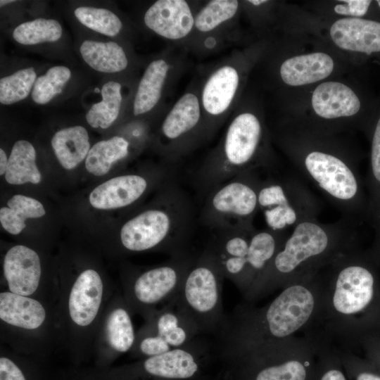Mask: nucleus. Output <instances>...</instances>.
<instances>
[{
    "label": "nucleus",
    "mask_w": 380,
    "mask_h": 380,
    "mask_svg": "<svg viewBox=\"0 0 380 380\" xmlns=\"http://www.w3.org/2000/svg\"><path fill=\"white\" fill-rule=\"evenodd\" d=\"M274 139L286 157L308 182L319 190L343 217L357 212L360 183L348 139L283 118Z\"/></svg>",
    "instance_id": "nucleus-1"
},
{
    "label": "nucleus",
    "mask_w": 380,
    "mask_h": 380,
    "mask_svg": "<svg viewBox=\"0 0 380 380\" xmlns=\"http://www.w3.org/2000/svg\"><path fill=\"white\" fill-rule=\"evenodd\" d=\"M215 335L220 380H312L317 362L308 353L286 349V341L262 339L232 315Z\"/></svg>",
    "instance_id": "nucleus-2"
},
{
    "label": "nucleus",
    "mask_w": 380,
    "mask_h": 380,
    "mask_svg": "<svg viewBox=\"0 0 380 380\" xmlns=\"http://www.w3.org/2000/svg\"><path fill=\"white\" fill-rule=\"evenodd\" d=\"M0 380H55L41 363L1 355Z\"/></svg>",
    "instance_id": "nucleus-34"
},
{
    "label": "nucleus",
    "mask_w": 380,
    "mask_h": 380,
    "mask_svg": "<svg viewBox=\"0 0 380 380\" xmlns=\"http://www.w3.org/2000/svg\"><path fill=\"white\" fill-rule=\"evenodd\" d=\"M351 220L342 217L332 223L317 220L302 222L288 234L272 260L245 297L254 299L279 286L313 276L350 251Z\"/></svg>",
    "instance_id": "nucleus-3"
},
{
    "label": "nucleus",
    "mask_w": 380,
    "mask_h": 380,
    "mask_svg": "<svg viewBox=\"0 0 380 380\" xmlns=\"http://www.w3.org/2000/svg\"><path fill=\"white\" fill-rule=\"evenodd\" d=\"M80 51L87 65L99 72H120L128 64L123 49L115 42L86 40L81 44Z\"/></svg>",
    "instance_id": "nucleus-27"
},
{
    "label": "nucleus",
    "mask_w": 380,
    "mask_h": 380,
    "mask_svg": "<svg viewBox=\"0 0 380 380\" xmlns=\"http://www.w3.org/2000/svg\"><path fill=\"white\" fill-rule=\"evenodd\" d=\"M47 312L37 299L10 291L0 293V319L12 327L36 331L45 324Z\"/></svg>",
    "instance_id": "nucleus-24"
},
{
    "label": "nucleus",
    "mask_w": 380,
    "mask_h": 380,
    "mask_svg": "<svg viewBox=\"0 0 380 380\" xmlns=\"http://www.w3.org/2000/svg\"><path fill=\"white\" fill-rule=\"evenodd\" d=\"M46 213L43 205L37 200L17 194L7 201V207L0 209V222L8 233L19 234L26 227L28 218H39Z\"/></svg>",
    "instance_id": "nucleus-29"
},
{
    "label": "nucleus",
    "mask_w": 380,
    "mask_h": 380,
    "mask_svg": "<svg viewBox=\"0 0 380 380\" xmlns=\"http://www.w3.org/2000/svg\"><path fill=\"white\" fill-rule=\"evenodd\" d=\"M224 279L215 257L205 247L196 256L172 300L198 335L217 334L226 319L222 299Z\"/></svg>",
    "instance_id": "nucleus-12"
},
{
    "label": "nucleus",
    "mask_w": 380,
    "mask_h": 380,
    "mask_svg": "<svg viewBox=\"0 0 380 380\" xmlns=\"http://www.w3.org/2000/svg\"><path fill=\"white\" fill-rule=\"evenodd\" d=\"M314 276L285 286L262 309L239 307L233 315L257 336L270 341H285L303 327L315 311L317 296L309 284Z\"/></svg>",
    "instance_id": "nucleus-11"
},
{
    "label": "nucleus",
    "mask_w": 380,
    "mask_h": 380,
    "mask_svg": "<svg viewBox=\"0 0 380 380\" xmlns=\"http://www.w3.org/2000/svg\"><path fill=\"white\" fill-rule=\"evenodd\" d=\"M371 170L374 179L380 184V116L376 121L372 137Z\"/></svg>",
    "instance_id": "nucleus-41"
},
{
    "label": "nucleus",
    "mask_w": 380,
    "mask_h": 380,
    "mask_svg": "<svg viewBox=\"0 0 380 380\" xmlns=\"http://www.w3.org/2000/svg\"><path fill=\"white\" fill-rule=\"evenodd\" d=\"M151 182L139 174H127L113 177L96 186L89 200L95 208L116 209L132 205L146 192Z\"/></svg>",
    "instance_id": "nucleus-21"
},
{
    "label": "nucleus",
    "mask_w": 380,
    "mask_h": 380,
    "mask_svg": "<svg viewBox=\"0 0 380 380\" xmlns=\"http://www.w3.org/2000/svg\"><path fill=\"white\" fill-rule=\"evenodd\" d=\"M367 360L380 371V335H369L363 338Z\"/></svg>",
    "instance_id": "nucleus-42"
},
{
    "label": "nucleus",
    "mask_w": 380,
    "mask_h": 380,
    "mask_svg": "<svg viewBox=\"0 0 380 380\" xmlns=\"http://www.w3.org/2000/svg\"><path fill=\"white\" fill-rule=\"evenodd\" d=\"M283 30L276 66L283 101L322 81L350 73L353 65L317 37L296 30Z\"/></svg>",
    "instance_id": "nucleus-7"
},
{
    "label": "nucleus",
    "mask_w": 380,
    "mask_h": 380,
    "mask_svg": "<svg viewBox=\"0 0 380 380\" xmlns=\"http://www.w3.org/2000/svg\"><path fill=\"white\" fill-rule=\"evenodd\" d=\"M215 358L212 343L196 337L182 347L133 363L77 374L82 380H206Z\"/></svg>",
    "instance_id": "nucleus-10"
},
{
    "label": "nucleus",
    "mask_w": 380,
    "mask_h": 380,
    "mask_svg": "<svg viewBox=\"0 0 380 380\" xmlns=\"http://www.w3.org/2000/svg\"><path fill=\"white\" fill-rule=\"evenodd\" d=\"M201 106L193 93H186L175 103L164 119L160 132L170 144L168 156L172 165L189 147L194 137L201 134Z\"/></svg>",
    "instance_id": "nucleus-18"
},
{
    "label": "nucleus",
    "mask_w": 380,
    "mask_h": 380,
    "mask_svg": "<svg viewBox=\"0 0 380 380\" xmlns=\"http://www.w3.org/2000/svg\"><path fill=\"white\" fill-rule=\"evenodd\" d=\"M136 335L132 349L136 357H146L182 347L198 336L195 327L177 310L170 301L146 319Z\"/></svg>",
    "instance_id": "nucleus-16"
},
{
    "label": "nucleus",
    "mask_w": 380,
    "mask_h": 380,
    "mask_svg": "<svg viewBox=\"0 0 380 380\" xmlns=\"http://www.w3.org/2000/svg\"><path fill=\"white\" fill-rule=\"evenodd\" d=\"M194 19L184 0H158L144 14L147 27L159 36L171 40L186 37L194 27Z\"/></svg>",
    "instance_id": "nucleus-20"
},
{
    "label": "nucleus",
    "mask_w": 380,
    "mask_h": 380,
    "mask_svg": "<svg viewBox=\"0 0 380 380\" xmlns=\"http://www.w3.org/2000/svg\"><path fill=\"white\" fill-rule=\"evenodd\" d=\"M74 13L82 25L106 36L117 35L122 27L120 18L106 8L80 6Z\"/></svg>",
    "instance_id": "nucleus-37"
},
{
    "label": "nucleus",
    "mask_w": 380,
    "mask_h": 380,
    "mask_svg": "<svg viewBox=\"0 0 380 380\" xmlns=\"http://www.w3.org/2000/svg\"><path fill=\"white\" fill-rule=\"evenodd\" d=\"M259 211L263 213L267 228L280 232L299 223L317 220L319 201L297 178L269 177L262 180L258 194Z\"/></svg>",
    "instance_id": "nucleus-14"
},
{
    "label": "nucleus",
    "mask_w": 380,
    "mask_h": 380,
    "mask_svg": "<svg viewBox=\"0 0 380 380\" xmlns=\"http://www.w3.org/2000/svg\"><path fill=\"white\" fill-rule=\"evenodd\" d=\"M8 165V159L5 151L0 149V175H2L6 173Z\"/></svg>",
    "instance_id": "nucleus-43"
},
{
    "label": "nucleus",
    "mask_w": 380,
    "mask_h": 380,
    "mask_svg": "<svg viewBox=\"0 0 380 380\" xmlns=\"http://www.w3.org/2000/svg\"><path fill=\"white\" fill-rule=\"evenodd\" d=\"M104 294V284L97 271L87 269L80 272L65 298L70 326L81 331L91 327L99 317Z\"/></svg>",
    "instance_id": "nucleus-17"
},
{
    "label": "nucleus",
    "mask_w": 380,
    "mask_h": 380,
    "mask_svg": "<svg viewBox=\"0 0 380 380\" xmlns=\"http://www.w3.org/2000/svg\"><path fill=\"white\" fill-rule=\"evenodd\" d=\"M206 380H220V378L218 377V376H217L215 377V378L209 377V378L207 379Z\"/></svg>",
    "instance_id": "nucleus-46"
},
{
    "label": "nucleus",
    "mask_w": 380,
    "mask_h": 380,
    "mask_svg": "<svg viewBox=\"0 0 380 380\" xmlns=\"http://www.w3.org/2000/svg\"><path fill=\"white\" fill-rule=\"evenodd\" d=\"M35 160L36 151L31 143L25 140L16 141L8 160L6 182L10 184L39 183L42 176Z\"/></svg>",
    "instance_id": "nucleus-28"
},
{
    "label": "nucleus",
    "mask_w": 380,
    "mask_h": 380,
    "mask_svg": "<svg viewBox=\"0 0 380 380\" xmlns=\"http://www.w3.org/2000/svg\"><path fill=\"white\" fill-rule=\"evenodd\" d=\"M349 74L322 81L283 101L284 118L334 134L349 132L362 109Z\"/></svg>",
    "instance_id": "nucleus-9"
},
{
    "label": "nucleus",
    "mask_w": 380,
    "mask_h": 380,
    "mask_svg": "<svg viewBox=\"0 0 380 380\" xmlns=\"http://www.w3.org/2000/svg\"><path fill=\"white\" fill-rule=\"evenodd\" d=\"M270 134L258 110L246 109L229 124L219 146L193 172L192 184L203 198L213 188L248 171L274 168Z\"/></svg>",
    "instance_id": "nucleus-4"
},
{
    "label": "nucleus",
    "mask_w": 380,
    "mask_h": 380,
    "mask_svg": "<svg viewBox=\"0 0 380 380\" xmlns=\"http://www.w3.org/2000/svg\"><path fill=\"white\" fill-rule=\"evenodd\" d=\"M51 146L62 167L72 170L87 158L90 150L88 132L79 125L62 129L53 136Z\"/></svg>",
    "instance_id": "nucleus-25"
},
{
    "label": "nucleus",
    "mask_w": 380,
    "mask_h": 380,
    "mask_svg": "<svg viewBox=\"0 0 380 380\" xmlns=\"http://www.w3.org/2000/svg\"><path fill=\"white\" fill-rule=\"evenodd\" d=\"M262 180L248 171L213 188L203 198L198 220L212 232L253 225Z\"/></svg>",
    "instance_id": "nucleus-13"
},
{
    "label": "nucleus",
    "mask_w": 380,
    "mask_h": 380,
    "mask_svg": "<svg viewBox=\"0 0 380 380\" xmlns=\"http://www.w3.org/2000/svg\"><path fill=\"white\" fill-rule=\"evenodd\" d=\"M67 380H82L78 376H77L75 374H73L72 375L68 376V379Z\"/></svg>",
    "instance_id": "nucleus-44"
},
{
    "label": "nucleus",
    "mask_w": 380,
    "mask_h": 380,
    "mask_svg": "<svg viewBox=\"0 0 380 380\" xmlns=\"http://www.w3.org/2000/svg\"><path fill=\"white\" fill-rule=\"evenodd\" d=\"M239 70L232 65H222L214 71L205 83L201 103L210 116L224 113L231 106L240 87L241 77Z\"/></svg>",
    "instance_id": "nucleus-23"
},
{
    "label": "nucleus",
    "mask_w": 380,
    "mask_h": 380,
    "mask_svg": "<svg viewBox=\"0 0 380 380\" xmlns=\"http://www.w3.org/2000/svg\"><path fill=\"white\" fill-rule=\"evenodd\" d=\"M170 65L164 59H157L147 66L139 83L133 103V113L140 115L149 112L158 103Z\"/></svg>",
    "instance_id": "nucleus-26"
},
{
    "label": "nucleus",
    "mask_w": 380,
    "mask_h": 380,
    "mask_svg": "<svg viewBox=\"0 0 380 380\" xmlns=\"http://www.w3.org/2000/svg\"><path fill=\"white\" fill-rule=\"evenodd\" d=\"M130 308L125 300H120L107 315L103 327L104 341L108 350L100 366L109 368L110 363L118 355L132 350L136 335L130 315Z\"/></svg>",
    "instance_id": "nucleus-22"
},
{
    "label": "nucleus",
    "mask_w": 380,
    "mask_h": 380,
    "mask_svg": "<svg viewBox=\"0 0 380 380\" xmlns=\"http://www.w3.org/2000/svg\"><path fill=\"white\" fill-rule=\"evenodd\" d=\"M331 313L357 326L362 337L380 335V284L350 251L331 264Z\"/></svg>",
    "instance_id": "nucleus-8"
},
{
    "label": "nucleus",
    "mask_w": 380,
    "mask_h": 380,
    "mask_svg": "<svg viewBox=\"0 0 380 380\" xmlns=\"http://www.w3.org/2000/svg\"><path fill=\"white\" fill-rule=\"evenodd\" d=\"M63 33L61 24L54 19L37 18L18 25L13 39L23 45H34L58 40Z\"/></svg>",
    "instance_id": "nucleus-33"
},
{
    "label": "nucleus",
    "mask_w": 380,
    "mask_h": 380,
    "mask_svg": "<svg viewBox=\"0 0 380 380\" xmlns=\"http://www.w3.org/2000/svg\"><path fill=\"white\" fill-rule=\"evenodd\" d=\"M129 154V142L123 137L115 136L95 144L89 150L85 160L87 170L95 176L106 174L112 165Z\"/></svg>",
    "instance_id": "nucleus-30"
},
{
    "label": "nucleus",
    "mask_w": 380,
    "mask_h": 380,
    "mask_svg": "<svg viewBox=\"0 0 380 380\" xmlns=\"http://www.w3.org/2000/svg\"><path fill=\"white\" fill-rule=\"evenodd\" d=\"M37 74L33 68L19 70L0 80V102L10 105L25 99L33 88Z\"/></svg>",
    "instance_id": "nucleus-36"
},
{
    "label": "nucleus",
    "mask_w": 380,
    "mask_h": 380,
    "mask_svg": "<svg viewBox=\"0 0 380 380\" xmlns=\"http://www.w3.org/2000/svg\"><path fill=\"white\" fill-rule=\"evenodd\" d=\"M71 77L70 70L63 65L49 68L45 74L36 79L32 91V99L37 104H46L61 93Z\"/></svg>",
    "instance_id": "nucleus-38"
},
{
    "label": "nucleus",
    "mask_w": 380,
    "mask_h": 380,
    "mask_svg": "<svg viewBox=\"0 0 380 380\" xmlns=\"http://www.w3.org/2000/svg\"><path fill=\"white\" fill-rule=\"evenodd\" d=\"M288 236L254 225L213 232L206 248L215 257L224 278L246 296Z\"/></svg>",
    "instance_id": "nucleus-6"
},
{
    "label": "nucleus",
    "mask_w": 380,
    "mask_h": 380,
    "mask_svg": "<svg viewBox=\"0 0 380 380\" xmlns=\"http://www.w3.org/2000/svg\"><path fill=\"white\" fill-rule=\"evenodd\" d=\"M196 258L187 250L171 255L165 263L136 274L126 284L125 300L130 310L146 319L158 310V305L172 301Z\"/></svg>",
    "instance_id": "nucleus-15"
},
{
    "label": "nucleus",
    "mask_w": 380,
    "mask_h": 380,
    "mask_svg": "<svg viewBox=\"0 0 380 380\" xmlns=\"http://www.w3.org/2000/svg\"><path fill=\"white\" fill-rule=\"evenodd\" d=\"M3 269L8 291L30 297L37 292L42 265L36 251L23 245L11 247L4 256Z\"/></svg>",
    "instance_id": "nucleus-19"
},
{
    "label": "nucleus",
    "mask_w": 380,
    "mask_h": 380,
    "mask_svg": "<svg viewBox=\"0 0 380 380\" xmlns=\"http://www.w3.org/2000/svg\"><path fill=\"white\" fill-rule=\"evenodd\" d=\"M121 84L110 81L101 88L102 100L94 103L86 114L88 124L94 128L109 127L118 118L122 103Z\"/></svg>",
    "instance_id": "nucleus-31"
},
{
    "label": "nucleus",
    "mask_w": 380,
    "mask_h": 380,
    "mask_svg": "<svg viewBox=\"0 0 380 380\" xmlns=\"http://www.w3.org/2000/svg\"><path fill=\"white\" fill-rule=\"evenodd\" d=\"M196 217L194 201L175 178L164 185L156 205L122 224L121 245L130 252L160 249L171 255L187 251Z\"/></svg>",
    "instance_id": "nucleus-5"
},
{
    "label": "nucleus",
    "mask_w": 380,
    "mask_h": 380,
    "mask_svg": "<svg viewBox=\"0 0 380 380\" xmlns=\"http://www.w3.org/2000/svg\"><path fill=\"white\" fill-rule=\"evenodd\" d=\"M340 360L348 380H380V371L366 359L346 357Z\"/></svg>",
    "instance_id": "nucleus-39"
},
{
    "label": "nucleus",
    "mask_w": 380,
    "mask_h": 380,
    "mask_svg": "<svg viewBox=\"0 0 380 380\" xmlns=\"http://www.w3.org/2000/svg\"><path fill=\"white\" fill-rule=\"evenodd\" d=\"M239 1L236 0H212L203 7L194 19V27L201 32L214 30L237 13Z\"/></svg>",
    "instance_id": "nucleus-35"
},
{
    "label": "nucleus",
    "mask_w": 380,
    "mask_h": 380,
    "mask_svg": "<svg viewBox=\"0 0 380 380\" xmlns=\"http://www.w3.org/2000/svg\"><path fill=\"white\" fill-rule=\"evenodd\" d=\"M13 2H15V1H13V0H1L0 1V4H1V6H2L4 5L8 4L13 3Z\"/></svg>",
    "instance_id": "nucleus-45"
},
{
    "label": "nucleus",
    "mask_w": 380,
    "mask_h": 380,
    "mask_svg": "<svg viewBox=\"0 0 380 380\" xmlns=\"http://www.w3.org/2000/svg\"><path fill=\"white\" fill-rule=\"evenodd\" d=\"M312 380H348V378L339 358L326 356L317 362Z\"/></svg>",
    "instance_id": "nucleus-40"
},
{
    "label": "nucleus",
    "mask_w": 380,
    "mask_h": 380,
    "mask_svg": "<svg viewBox=\"0 0 380 380\" xmlns=\"http://www.w3.org/2000/svg\"><path fill=\"white\" fill-rule=\"evenodd\" d=\"M372 2L370 0L310 1L301 8L323 19L365 18Z\"/></svg>",
    "instance_id": "nucleus-32"
}]
</instances>
